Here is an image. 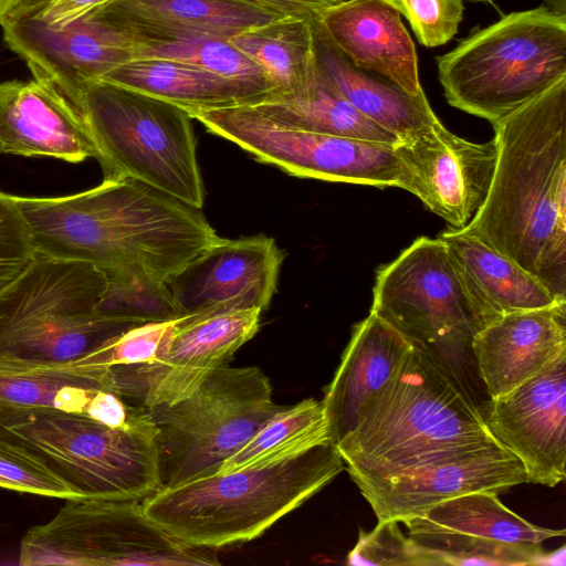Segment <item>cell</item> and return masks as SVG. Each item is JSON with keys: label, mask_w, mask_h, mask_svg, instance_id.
<instances>
[{"label": "cell", "mask_w": 566, "mask_h": 566, "mask_svg": "<svg viewBox=\"0 0 566 566\" xmlns=\"http://www.w3.org/2000/svg\"><path fill=\"white\" fill-rule=\"evenodd\" d=\"M13 201L38 254L86 262L105 275L97 312L116 318H178L167 283L220 239L201 209L132 178Z\"/></svg>", "instance_id": "cell-1"}, {"label": "cell", "mask_w": 566, "mask_h": 566, "mask_svg": "<svg viewBox=\"0 0 566 566\" xmlns=\"http://www.w3.org/2000/svg\"><path fill=\"white\" fill-rule=\"evenodd\" d=\"M488 196L462 228L566 300V78L492 123Z\"/></svg>", "instance_id": "cell-2"}, {"label": "cell", "mask_w": 566, "mask_h": 566, "mask_svg": "<svg viewBox=\"0 0 566 566\" xmlns=\"http://www.w3.org/2000/svg\"><path fill=\"white\" fill-rule=\"evenodd\" d=\"M345 469L337 448L158 490L143 500L146 514L178 539L217 549L252 541L301 506Z\"/></svg>", "instance_id": "cell-3"}, {"label": "cell", "mask_w": 566, "mask_h": 566, "mask_svg": "<svg viewBox=\"0 0 566 566\" xmlns=\"http://www.w3.org/2000/svg\"><path fill=\"white\" fill-rule=\"evenodd\" d=\"M493 439L469 391L411 345L394 377L336 448L355 482L389 475L449 448Z\"/></svg>", "instance_id": "cell-4"}, {"label": "cell", "mask_w": 566, "mask_h": 566, "mask_svg": "<svg viewBox=\"0 0 566 566\" xmlns=\"http://www.w3.org/2000/svg\"><path fill=\"white\" fill-rule=\"evenodd\" d=\"M61 93L93 139L103 179L132 178L202 208L205 187L188 112L103 80Z\"/></svg>", "instance_id": "cell-5"}, {"label": "cell", "mask_w": 566, "mask_h": 566, "mask_svg": "<svg viewBox=\"0 0 566 566\" xmlns=\"http://www.w3.org/2000/svg\"><path fill=\"white\" fill-rule=\"evenodd\" d=\"M436 60L447 102L494 123L566 78V14L512 12Z\"/></svg>", "instance_id": "cell-6"}, {"label": "cell", "mask_w": 566, "mask_h": 566, "mask_svg": "<svg viewBox=\"0 0 566 566\" xmlns=\"http://www.w3.org/2000/svg\"><path fill=\"white\" fill-rule=\"evenodd\" d=\"M156 434L147 408L112 427L85 413L0 403V438L40 457L81 497L143 501L160 490Z\"/></svg>", "instance_id": "cell-7"}, {"label": "cell", "mask_w": 566, "mask_h": 566, "mask_svg": "<svg viewBox=\"0 0 566 566\" xmlns=\"http://www.w3.org/2000/svg\"><path fill=\"white\" fill-rule=\"evenodd\" d=\"M106 290V277L94 265L36 253L0 294V357L74 365L143 324L99 314Z\"/></svg>", "instance_id": "cell-8"}, {"label": "cell", "mask_w": 566, "mask_h": 566, "mask_svg": "<svg viewBox=\"0 0 566 566\" xmlns=\"http://www.w3.org/2000/svg\"><path fill=\"white\" fill-rule=\"evenodd\" d=\"M282 406L255 366L216 368L189 396L147 408L160 489L214 474Z\"/></svg>", "instance_id": "cell-9"}, {"label": "cell", "mask_w": 566, "mask_h": 566, "mask_svg": "<svg viewBox=\"0 0 566 566\" xmlns=\"http://www.w3.org/2000/svg\"><path fill=\"white\" fill-rule=\"evenodd\" d=\"M373 294L370 311L469 391L479 326L444 243L415 240L377 271Z\"/></svg>", "instance_id": "cell-10"}, {"label": "cell", "mask_w": 566, "mask_h": 566, "mask_svg": "<svg viewBox=\"0 0 566 566\" xmlns=\"http://www.w3.org/2000/svg\"><path fill=\"white\" fill-rule=\"evenodd\" d=\"M216 549L189 545L163 528L137 500L67 499L21 541L23 566L219 565Z\"/></svg>", "instance_id": "cell-11"}, {"label": "cell", "mask_w": 566, "mask_h": 566, "mask_svg": "<svg viewBox=\"0 0 566 566\" xmlns=\"http://www.w3.org/2000/svg\"><path fill=\"white\" fill-rule=\"evenodd\" d=\"M190 115L210 133L292 176L407 190V174L395 145L292 127L252 105Z\"/></svg>", "instance_id": "cell-12"}, {"label": "cell", "mask_w": 566, "mask_h": 566, "mask_svg": "<svg viewBox=\"0 0 566 566\" xmlns=\"http://www.w3.org/2000/svg\"><path fill=\"white\" fill-rule=\"evenodd\" d=\"M259 308L178 318L165 355L148 364L111 367L106 389L127 402L150 408L192 394L218 367L254 337Z\"/></svg>", "instance_id": "cell-13"}, {"label": "cell", "mask_w": 566, "mask_h": 566, "mask_svg": "<svg viewBox=\"0 0 566 566\" xmlns=\"http://www.w3.org/2000/svg\"><path fill=\"white\" fill-rule=\"evenodd\" d=\"M378 521L421 515L471 492L500 493L527 483L523 463L495 439L449 448L381 478L355 481Z\"/></svg>", "instance_id": "cell-14"}, {"label": "cell", "mask_w": 566, "mask_h": 566, "mask_svg": "<svg viewBox=\"0 0 566 566\" xmlns=\"http://www.w3.org/2000/svg\"><path fill=\"white\" fill-rule=\"evenodd\" d=\"M283 259L268 235L220 238L167 283L178 318L263 312L276 291Z\"/></svg>", "instance_id": "cell-15"}, {"label": "cell", "mask_w": 566, "mask_h": 566, "mask_svg": "<svg viewBox=\"0 0 566 566\" xmlns=\"http://www.w3.org/2000/svg\"><path fill=\"white\" fill-rule=\"evenodd\" d=\"M491 436L524 465L527 483L556 486L566 470V353L482 412Z\"/></svg>", "instance_id": "cell-16"}, {"label": "cell", "mask_w": 566, "mask_h": 566, "mask_svg": "<svg viewBox=\"0 0 566 566\" xmlns=\"http://www.w3.org/2000/svg\"><path fill=\"white\" fill-rule=\"evenodd\" d=\"M395 148L407 174V191L451 228H464L488 196L496 163L494 139L467 140L439 120Z\"/></svg>", "instance_id": "cell-17"}, {"label": "cell", "mask_w": 566, "mask_h": 566, "mask_svg": "<svg viewBox=\"0 0 566 566\" xmlns=\"http://www.w3.org/2000/svg\"><path fill=\"white\" fill-rule=\"evenodd\" d=\"M0 24L8 48L32 76L48 78L61 92L137 59L134 39L95 10L63 28L34 17L6 18Z\"/></svg>", "instance_id": "cell-18"}, {"label": "cell", "mask_w": 566, "mask_h": 566, "mask_svg": "<svg viewBox=\"0 0 566 566\" xmlns=\"http://www.w3.org/2000/svg\"><path fill=\"white\" fill-rule=\"evenodd\" d=\"M0 150L74 164L97 155L80 115L42 76L0 83Z\"/></svg>", "instance_id": "cell-19"}, {"label": "cell", "mask_w": 566, "mask_h": 566, "mask_svg": "<svg viewBox=\"0 0 566 566\" xmlns=\"http://www.w3.org/2000/svg\"><path fill=\"white\" fill-rule=\"evenodd\" d=\"M316 22L355 67L382 76L411 95H424L416 48L395 0H342Z\"/></svg>", "instance_id": "cell-20"}, {"label": "cell", "mask_w": 566, "mask_h": 566, "mask_svg": "<svg viewBox=\"0 0 566 566\" xmlns=\"http://www.w3.org/2000/svg\"><path fill=\"white\" fill-rule=\"evenodd\" d=\"M472 353L490 399L511 391L566 353V301L501 316L476 332Z\"/></svg>", "instance_id": "cell-21"}, {"label": "cell", "mask_w": 566, "mask_h": 566, "mask_svg": "<svg viewBox=\"0 0 566 566\" xmlns=\"http://www.w3.org/2000/svg\"><path fill=\"white\" fill-rule=\"evenodd\" d=\"M410 348L405 336L371 311L355 325L322 399L332 444L356 428Z\"/></svg>", "instance_id": "cell-22"}, {"label": "cell", "mask_w": 566, "mask_h": 566, "mask_svg": "<svg viewBox=\"0 0 566 566\" xmlns=\"http://www.w3.org/2000/svg\"><path fill=\"white\" fill-rule=\"evenodd\" d=\"M95 11L136 43L199 35L231 39L284 17L243 0H112Z\"/></svg>", "instance_id": "cell-23"}, {"label": "cell", "mask_w": 566, "mask_h": 566, "mask_svg": "<svg viewBox=\"0 0 566 566\" xmlns=\"http://www.w3.org/2000/svg\"><path fill=\"white\" fill-rule=\"evenodd\" d=\"M438 238L448 250L479 331L505 314L560 302L518 264L465 230L449 228Z\"/></svg>", "instance_id": "cell-24"}, {"label": "cell", "mask_w": 566, "mask_h": 566, "mask_svg": "<svg viewBox=\"0 0 566 566\" xmlns=\"http://www.w3.org/2000/svg\"><path fill=\"white\" fill-rule=\"evenodd\" d=\"M101 80L163 99L189 114L253 105L271 95L259 87L166 59H136Z\"/></svg>", "instance_id": "cell-25"}, {"label": "cell", "mask_w": 566, "mask_h": 566, "mask_svg": "<svg viewBox=\"0 0 566 566\" xmlns=\"http://www.w3.org/2000/svg\"><path fill=\"white\" fill-rule=\"evenodd\" d=\"M315 50L321 72L366 117L400 140L439 122L426 94L415 96L396 83L355 67L314 21Z\"/></svg>", "instance_id": "cell-26"}, {"label": "cell", "mask_w": 566, "mask_h": 566, "mask_svg": "<svg viewBox=\"0 0 566 566\" xmlns=\"http://www.w3.org/2000/svg\"><path fill=\"white\" fill-rule=\"evenodd\" d=\"M408 535L459 534L504 543L542 544L565 530L537 526L507 509L497 493L480 491L454 496L401 521Z\"/></svg>", "instance_id": "cell-27"}, {"label": "cell", "mask_w": 566, "mask_h": 566, "mask_svg": "<svg viewBox=\"0 0 566 566\" xmlns=\"http://www.w3.org/2000/svg\"><path fill=\"white\" fill-rule=\"evenodd\" d=\"M107 369L0 357V403L86 413Z\"/></svg>", "instance_id": "cell-28"}, {"label": "cell", "mask_w": 566, "mask_h": 566, "mask_svg": "<svg viewBox=\"0 0 566 566\" xmlns=\"http://www.w3.org/2000/svg\"><path fill=\"white\" fill-rule=\"evenodd\" d=\"M252 106L279 123L301 129L389 145L400 142L361 114L319 69L302 90L270 95Z\"/></svg>", "instance_id": "cell-29"}, {"label": "cell", "mask_w": 566, "mask_h": 566, "mask_svg": "<svg viewBox=\"0 0 566 566\" xmlns=\"http://www.w3.org/2000/svg\"><path fill=\"white\" fill-rule=\"evenodd\" d=\"M315 19L282 17L230 40L263 70L274 87L273 95L290 94L308 85L317 74Z\"/></svg>", "instance_id": "cell-30"}, {"label": "cell", "mask_w": 566, "mask_h": 566, "mask_svg": "<svg viewBox=\"0 0 566 566\" xmlns=\"http://www.w3.org/2000/svg\"><path fill=\"white\" fill-rule=\"evenodd\" d=\"M327 443L331 439L322 400L304 399L277 410L217 473L263 467Z\"/></svg>", "instance_id": "cell-31"}, {"label": "cell", "mask_w": 566, "mask_h": 566, "mask_svg": "<svg viewBox=\"0 0 566 566\" xmlns=\"http://www.w3.org/2000/svg\"><path fill=\"white\" fill-rule=\"evenodd\" d=\"M136 49L137 59L180 61L274 94V87L263 70L228 38L187 36L136 43Z\"/></svg>", "instance_id": "cell-32"}, {"label": "cell", "mask_w": 566, "mask_h": 566, "mask_svg": "<svg viewBox=\"0 0 566 566\" xmlns=\"http://www.w3.org/2000/svg\"><path fill=\"white\" fill-rule=\"evenodd\" d=\"M411 537L432 553L436 566L565 564L564 547L547 554L541 544L504 543L459 534H423Z\"/></svg>", "instance_id": "cell-33"}, {"label": "cell", "mask_w": 566, "mask_h": 566, "mask_svg": "<svg viewBox=\"0 0 566 566\" xmlns=\"http://www.w3.org/2000/svg\"><path fill=\"white\" fill-rule=\"evenodd\" d=\"M177 322L178 318L133 326L109 338L74 365L108 370L114 366L148 364L160 359L169 347Z\"/></svg>", "instance_id": "cell-34"}, {"label": "cell", "mask_w": 566, "mask_h": 566, "mask_svg": "<svg viewBox=\"0 0 566 566\" xmlns=\"http://www.w3.org/2000/svg\"><path fill=\"white\" fill-rule=\"evenodd\" d=\"M396 520L378 521L370 532H359L348 553L349 565L436 566L432 553L399 528Z\"/></svg>", "instance_id": "cell-35"}, {"label": "cell", "mask_w": 566, "mask_h": 566, "mask_svg": "<svg viewBox=\"0 0 566 566\" xmlns=\"http://www.w3.org/2000/svg\"><path fill=\"white\" fill-rule=\"evenodd\" d=\"M0 488L65 500L81 497L40 457L3 438H0Z\"/></svg>", "instance_id": "cell-36"}, {"label": "cell", "mask_w": 566, "mask_h": 566, "mask_svg": "<svg viewBox=\"0 0 566 566\" xmlns=\"http://www.w3.org/2000/svg\"><path fill=\"white\" fill-rule=\"evenodd\" d=\"M420 44L437 48L458 32L463 17L462 0H395Z\"/></svg>", "instance_id": "cell-37"}, {"label": "cell", "mask_w": 566, "mask_h": 566, "mask_svg": "<svg viewBox=\"0 0 566 566\" xmlns=\"http://www.w3.org/2000/svg\"><path fill=\"white\" fill-rule=\"evenodd\" d=\"M36 255L12 195L0 203V294L32 264Z\"/></svg>", "instance_id": "cell-38"}, {"label": "cell", "mask_w": 566, "mask_h": 566, "mask_svg": "<svg viewBox=\"0 0 566 566\" xmlns=\"http://www.w3.org/2000/svg\"><path fill=\"white\" fill-rule=\"evenodd\" d=\"M109 1L112 0H49L31 17L50 27L63 28Z\"/></svg>", "instance_id": "cell-39"}, {"label": "cell", "mask_w": 566, "mask_h": 566, "mask_svg": "<svg viewBox=\"0 0 566 566\" xmlns=\"http://www.w3.org/2000/svg\"><path fill=\"white\" fill-rule=\"evenodd\" d=\"M284 17L317 18L342 0H243Z\"/></svg>", "instance_id": "cell-40"}, {"label": "cell", "mask_w": 566, "mask_h": 566, "mask_svg": "<svg viewBox=\"0 0 566 566\" xmlns=\"http://www.w3.org/2000/svg\"><path fill=\"white\" fill-rule=\"evenodd\" d=\"M48 1L49 0H17L14 7L6 18L31 17L38 12Z\"/></svg>", "instance_id": "cell-41"}, {"label": "cell", "mask_w": 566, "mask_h": 566, "mask_svg": "<svg viewBox=\"0 0 566 566\" xmlns=\"http://www.w3.org/2000/svg\"><path fill=\"white\" fill-rule=\"evenodd\" d=\"M546 7L560 14H566V0H543Z\"/></svg>", "instance_id": "cell-42"}, {"label": "cell", "mask_w": 566, "mask_h": 566, "mask_svg": "<svg viewBox=\"0 0 566 566\" xmlns=\"http://www.w3.org/2000/svg\"><path fill=\"white\" fill-rule=\"evenodd\" d=\"M17 0H0V23L14 7Z\"/></svg>", "instance_id": "cell-43"}, {"label": "cell", "mask_w": 566, "mask_h": 566, "mask_svg": "<svg viewBox=\"0 0 566 566\" xmlns=\"http://www.w3.org/2000/svg\"><path fill=\"white\" fill-rule=\"evenodd\" d=\"M7 195L8 193L0 191V203L7 199Z\"/></svg>", "instance_id": "cell-44"}, {"label": "cell", "mask_w": 566, "mask_h": 566, "mask_svg": "<svg viewBox=\"0 0 566 566\" xmlns=\"http://www.w3.org/2000/svg\"><path fill=\"white\" fill-rule=\"evenodd\" d=\"M469 1H472V2L493 3V1H492V0H469Z\"/></svg>", "instance_id": "cell-45"}, {"label": "cell", "mask_w": 566, "mask_h": 566, "mask_svg": "<svg viewBox=\"0 0 566 566\" xmlns=\"http://www.w3.org/2000/svg\"><path fill=\"white\" fill-rule=\"evenodd\" d=\"M0 154H1V150H0Z\"/></svg>", "instance_id": "cell-46"}]
</instances>
